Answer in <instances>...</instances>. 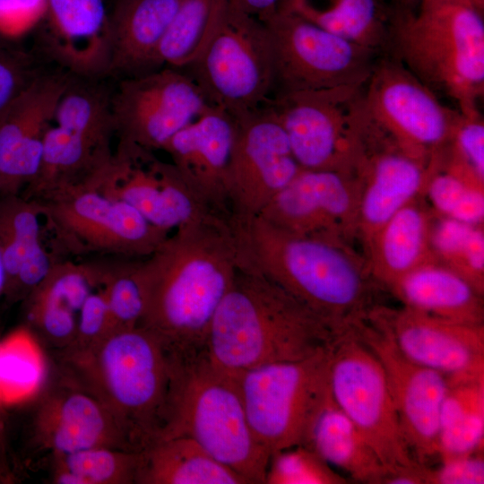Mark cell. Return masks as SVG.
<instances>
[{"label": "cell", "instance_id": "36", "mask_svg": "<svg viewBox=\"0 0 484 484\" xmlns=\"http://www.w3.org/2000/svg\"><path fill=\"white\" fill-rule=\"evenodd\" d=\"M436 261L455 271L481 294L484 290V234L480 226L442 216L429 229Z\"/></svg>", "mask_w": 484, "mask_h": 484}, {"label": "cell", "instance_id": "11", "mask_svg": "<svg viewBox=\"0 0 484 484\" xmlns=\"http://www.w3.org/2000/svg\"><path fill=\"white\" fill-rule=\"evenodd\" d=\"M330 390L390 474L419 470L405 439L384 369L354 329L333 350Z\"/></svg>", "mask_w": 484, "mask_h": 484}, {"label": "cell", "instance_id": "48", "mask_svg": "<svg viewBox=\"0 0 484 484\" xmlns=\"http://www.w3.org/2000/svg\"><path fill=\"white\" fill-rule=\"evenodd\" d=\"M392 5L396 9L413 10L420 0H390Z\"/></svg>", "mask_w": 484, "mask_h": 484}, {"label": "cell", "instance_id": "38", "mask_svg": "<svg viewBox=\"0 0 484 484\" xmlns=\"http://www.w3.org/2000/svg\"><path fill=\"white\" fill-rule=\"evenodd\" d=\"M140 260L115 256L99 261V288L106 298L112 331L139 326L143 317L144 301L138 274Z\"/></svg>", "mask_w": 484, "mask_h": 484}, {"label": "cell", "instance_id": "6", "mask_svg": "<svg viewBox=\"0 0 484 484\" xmlns=\"http://www.w3.org/2000/svg\"><path fill=\"white\" fill-rule=\"evenodd\" d=\"M170 357L168 411L158 442L189 437L248 484H264L271 455L251 430L238 377L214 366L205 352Z\"/></svg>", "mask_w": 484, "mask_h": 484}, {"label": "cell", "instance_id": "45", "mask_svg": "<svg viewBox=\"0 0 484 484\" xmlns=\"http://www.w3.org/2000/svg\"><path fill=\"white\" fill-rule=\"evenodd\" d=\"M46 0H0V34L13 38L41 20Z\"/></svg>", "mask_w": 484, "mask_h": 484}, {"label": "cell", "instance_id": "3", "mask_svg": "<svg viewBox=\"0 0 484 484\" xmlns=\"http://www.w3.org/2000/svg\"><path fill=\"white\" fill-rule=\"evenodd\" d=\"M51 368L93 396L134 452L155 444L164 427L172 359L160 341L136 326L83 348L53 350Z\"/></svg>", "mask_w": 484, "mask_h": 484}, {"label": "cell", "instance_id": "20", "mask_svg": "<svg viewBox=\"0 0 484 484\" xmlns=\"http://www.w3.org/2000/svg\"><path fill=\"white\" fill-rule=\"evenodd\" d=\"M435 161L403 150L374 122L363 136L354 172L359 181L357 225L370 241L427 185Z\"/></svg>", "mask_w": 484, "mask_h": 484}, {"label": "cell", "instance_id": "26", "mask_svg": "<svg viewBox=\"0 0 484 484\" xmlns=\"http://www.w3.org/2000/svg\"><path fill=\"white\" fill-rule=\"evenodd\" d=\"M41 208L21 194H0V255L5 272L4 296L24 300L45 279L54 261L40 236Z\"/></svg>", "mask_w": 484, "mask_h": 484}, {"label": "cell", "instance_id": "42", "mask_svg": "<svg viewBox=\"0 0 484 484\" xmlns=\"http://www.w3.org/2000/svg\"><path fill=\"white\" fill-rule=\"evenodd\" d=\"M38 73L30 54L13 46L9 39L0 42V112Z\"/></svg>", "mask_w": 484, "mask_h": 484}, {"label": "cell", "instance_id": "31", "mask_svg": "<svg viewBox=\"0 0 484 484\" xmlns=\"http://www.w3.org/2000/svg\"><path fill=\"white\" fill-rule=\"evenodd\" d=\"M289 11L349 41L386 53L394 7L385 0H325L323 6L292 0Z\"/></svg>", "mask_w": 484, "mask_h": 484}, {"label": "cell", "instance_id": "29", "mask_svg": "<svg viewBox=\"0 0 484 484\" xmlns=\"http://www.w3.org/2000/svg\"><path fill=\"white\" fill-rule=\"evenodd\" d=\"M430 221L413 201L392 216L369 241V271L387 287L414 268L436 260L429 246Z\"/></svg>", "mask_w": 484, "mask_h": 484}, {"label": "cell", "instance_id": "30", "mask_svg": "<svg viewBox=\"0 0 484 484\" xmlns=\"http://www.w3.org/2000/svg\"><path fill=\"white\" fill-rule=\"evenodd\" d=\"M329 465L357 482L382 484L390 472L333 398L319 416L309 444Z\"/></svg>", "mask_w": 484, "mask_h": 484}, {"label": "cell", "instance_id": "39", "mask_svg": "<svg viewBox=\"0 0 484 484\" xmlns=\"http://www.w3.org/2000/svg\"><path fill=\"white\" fill-rule=\"evenodd\" d=\"M440 167L445 170L437 171L436 159L427 183L433 206L445 217L480 226L484 219L483 184L460 172Z\"/></svg>", "mask_w": 484, "mask_h": 484}, {"label": "cell", "instance_id": "10", "mask_svg": "<svg viewBox=\"0 0 484 484\" xmlns=\"http://www.w3.org/2000/svg\"><path fill=\"white\" fill-rule=\"evenodd\" d=\"M34 200L59 244L76 255L143 259L171 233L151 224L125 202L87 185L56 190Z\"/></svg>", "mask_w": 484, "mask_h": 484}, {"label": "cell", "instance_id": "32", "mask_svg": "<svg viewBox=\"0 0 484 484\" xmlns=\"http://www.w3.org/2000/svg\"><path fill=\"white\" fill-rule=\"evenodd\" d=\"M484 379L449 385L438 419V458L483 452Z\"/></svg>", "mask_w": 484, "mask_h": 484}, {"label": "cell", "instance_id": "8", "mask_svg": "<svg viewBox=\"0 0 484 484\" xmlns=\"http://www.w3.org/2000/svg\"><path fill=\"white\" fill-rule=\"evenodd\" d=\"M182 69L211 107L238 117L264 107L274 85L272 46L267 25L230 0L211 39Z\"/></svg>", "mask_w": 484, "mask_h": 484}, {"label": "cell", "instance_id": "51", "mask_svg": "<svg viewBox=\"0 0 484 484\" xmlns=\"http://www.w3.org/2000/svg\"><path fill=\"white\" fill-rule=\"evenodd\" d=\"M474 3L484 11V0H473Z\"/></svg>", "mask_w": 484, "mask_h": 484}, {"label": "cell", "instance_id": "47", "mask_svg": "<svg viewBox=\"0 0 484 484\" xmlns=\"http://www.w3.org/2000/svg\"><path fill=\"white\" fill-rule=\"evenodd\" d=\"M4 402L0 396V469L10 478L16 480L12 470L10 445L8 438L7 416Z\"/></svg>", "mask_w": 484, "mask_h": 484}, {"label": "cell", "instance_id": "50", "mask_svg": "<svg viewBox=\"0 0 484 484\" xmlns=\"http://www.w3.org/2000/svg\"><path fill=\"white\" fill-rule=\"evenodd\" d=\"M15 482V480L9 476H7L1 469H0V484H12Z\"/></svg>", "mask_w": 484, "mask_h": 484}, {"label": "cell", "instance_id": "52", "mask_svg": "<svg viewBox=\"0 0 484 484\" xmlns=\"http://www.w3.org/2000/svg\"><path fill=\"white\" fill-rule=\"evenodd\" d=\"M7 39H10L3 36L2 34H0V42L5 41Z\"/></svg>", "mask_w": 484, "mask_h": 484}, {"label": "cell", "instance_id": "28", "mask_svg": "<svg viewBox=\"0 0 484 484\" xmlns=\"http://www.w3.org/2000/svg\"><path fill=\"white\" fill-rule=\"evenodd\" d=\"M135 484H248L195 441L178 436L141 452Z\"/></svg>", "mask_w": 484, "mask_h": 484}, {"label": "cell", "instance_id": "41", "mask_svg": "<svg viewBox=\"0 0 484 484\" xmlns=\"http://www.w3.org/2000/svg\"><path fill=\"white\" fill-rule=\"evenodd\" d=\"M450 157L445 166L483 183L484 180V122L480 112L461 114L453 134L445 146Z\"/></svg>", "mask_w": 484, "mask_h": 484}, {"label": "cell", "instance_id": "37", "mask_svg": "<svg viewBox=\"0 0 484 484\" xmlns=\"http://www.w3.org/2000/svg\"><path fill=\"white\" fill-rule=\"evenodd\" d=\"M49 375V364L31 334L0 341V396L4 402L35 396Z\"/></svg>", "mask_w": 484, "mask_h": 484}, {"label": "cell", "instance_id": "21", "mask_svg": "<svg viewBox=\"0 0 484 484\" xmlns=\"http://www.w3.org/2000/svg\"><path fill=\"white\" fill-rule=\"evenodd\" d=\"M31 438L50 454L108 447L134 452L111 414L91 394L49 366L48 377L35 395Z\"/></svg>", "mask_w": 484, "mask_h": 484}, {"label": "cell", "instance_id": "2", "mask_svg": "<svg viewBox=\"0 0 484 484\" xmlns=\"http://www.w3.org/2000/svg\"><path fill=\"white\" fill-rule=\"evenodd\" d=\"M348 333L243 262L214 314L205 354L238 376L264 365L307 359Z\"/></svg>", "mask_w": 484, "mask_h": 484}, {"label": "cell", "instance_id": "15", "mask_svg": "<svg viewBox=\"0 0 484 484\" xmlns=\"http://www.w3.org/2000/svg\"><path fill=\"white\" fill-rule=\"evenodd\" d=\"M234 118L228 188L232 223H238L258 216L302 169L267 105Z\"/></svg>", "mask_w": 484, "mask_h": 484}, {"label": "cell", "instance_id": "16", "mask_svg": "<svg viewBox=\"0 0 484 484\" xmlns=\"http://www.w3.org/2000/svg\"><path fill=\"white\" fill-rule=\"evenodd\" d=\"M89 186L125 202L151 224L169 232L217 216L199 201L171 161L133 145L118 143L111 161Z\"/></svg>", "mask_w": 484, "mask_h": 484}, {"label": "cell", "instance_id": "27", "mask_svg": "<svg viewBox=\"0 0 484 484\" xmlns=\"http://www.w3.org/2000/svg\"><path fill=\"white\" fill-rule=\"evenodd\" d=\"M389 288L408 308L458 323L483 324V294L436 260L414 268Z\"/></svg>", "mask_w": 484, "mask_h": 484}, {"label": "cell", "instance_id": "14", "mask_svg": "<svg viewBox=\"0 0 484 484\" xmlns=\"http://www.w3.org/2000/svg\"><path fill=\"white\" fill-rule=\"evenodd\" d=\"M210 108L191 77L170 66L120 79L111 93L118 143L151 151L162 150L173 135Z\"/></svg>", "mask_w": 484, "mask_h": 484}, {"label": "cell", "instance_id": "5", "mask_svg": "<svg viewBox=\"0 0 484 484\" xmlns=\"http://www.w3.org/2000/svg\"><path fill=\"white\" fill-rule=\"evenodd\" d=\"M386 55L465 116L484 93V19L473 0H420L394 8Z\"/></svg>", "mask_w": 484, "mask_h": 484}, {"label": "cell", "instance_id": "9", "mask_svg": "<svg viewBox=\"0 0 484 484\" xmlns=\"http://www.w3.org/2000/svg\"><path fill=\"white\" fill-rule=\"evenodd\" d=\"M365 85L298 91L265 105L282 126L302 169L351 171L362 147Z\"/></svg>", "mask_w": 484, "mask_h": 484}, {"label": "cell", "instance_id": "43", "mask_svg": "<svg viewBox=\"0 0 484 484\" xmlns=\"http://www.w3.org/2000/svg\"><path fill=\"white\" fill-rule=\"evenodd\" d=\"M112 331L106 298L99 288L85 299L77 317L75 338L67 347L83 348L92 345Z\"/></svg>", "mask_w": 484, "mask_h": 484}, {"label": "cell", "instance_id": "44", "mask_svg": "<svg viewBox=\"0 0 484 484\" xmlns=\"http://www.w3.org/2000/svg\"><path fill=\"white\" fill-rule=\"evenodd\" d=\"M439 466H427L424 484H483V452L441 460Z\"/></svg>", "mask_w": 484, "mask_h": 484}, {"label": "cell", "instance_id": "19", "mask_svg": "<svg viewBox=\"0 0 484 484\" xmlns=\"http://www.w3.org/2000/svg\"><path fill=\"white\" fill-rule=\"evenodd\" d=\"M359 181L353 171L301 169L258 217L296 236L341 243L357 225Z\"/></svg>", "mask_w": 484, "mask_h": 484}, {"label": "cell", "instance_id": "40", "mask_svg": "<svg viewBox=\"0 0 484 484\" xmlns=\"http://www.w3.org/2000/svg\"><path fill=\"white\" fill-rule=\"evenodd\" d=\"M348 479L307 445L281 450L271 456L264 484H346Z\"/></svg>", "mask_w": 484, "mask_h": 484}, {"label": "cell", "instance_id": "24", "mask_svg": "<svg viewBox=\"0 0 484 484\" xmlns=\"http://www.w3.org/2000/svg\"><path fill=\"white\" fill-rule=\"evenodd\" d=\"M110 11L105 0H46L39 42L68 73L109 75Z\"/></svg>", "mask_w": 484, "mask_h": 484}, {"label": "cell", "instance_id": "4", "mask_svg": "<svg viewBox=\"0 0 484 484\" xmlns=\"http://www.w3.org/2000/svg\"><path fill=\"white\" fill-rule=\"evenodd\" d=\"M233 228L246 265L338 330L350 332L375 307L370 271L341 243L290 234L258 216Z\"/></svg>", "mask_w": 484, "mask_h": 484}, {"label": "cell", "instance_id": "35", "mask_svg": "<svg viewBox=\"0 0 484 484\" xmlns=\"http://www.w3.org/2000/svg\"><path fill=\"white\" fill-rule=\"evenodd\" d=\"M51 454L55 484H135L141 452L95 447Z\"/></svg>", "mask_w": 484, "mask_h": 484}, {"label": "cell", "instance_id": "7", "mask_svg": "<svg viewBox=\"0 0 484 484\" xmlns=\"http://www.w3.org/2000/svg\"><path fill=\"white\" fill-rule=\"evenodd\" d=\"M333 347L238 376L251 430L271 456L290 447L309 446L315 422L332 400Z\"/></svg>", "mask_w": 484, "mask_h": 484}, {"label": "cell", "instance_id": "12", "mask_svg": "<svg viewBox=\"0 0 484 484\" xmlns=\"http://www.w3.org/2000/svg\"><path fill=\"white\" fill-rule=\"evenodd\" d=\"M264 23L273 53L272 98L298 91L365 85L384 55L329 32L290 11Z\"/></svg>", "mask_w": 484, "mask_h": 484}, {"label": "cell", "instance_id": "1", "mask_svg": "<svg viewBox=\"0 0 484 484\" xmlns=\"http://www.w3.org/2000/svg\"><path fill=\"white\" fill-rule=\"evenodd\" d=\"M170 233L139 262L144 308L139 326L177 359L205 352L214 314L243 260L231 222L212 216Z\"/></svg>", "mask_w": 484, "mask_h": 484}, {"label": "cell", "instance_id": "25", "mask_svg": "<svg viewBox=\"0 0 484 484\" xmlns=\"http://www.w3.org/2000/svg\"><path fill=\"white\" fill-rule=\"evenodd\" d=\"M181 0H116L110 11L109 75L120 79L160 68V47Z\"/></svg>", "mask_w": 484, "mask_h": 484}, {"label": "cell", "instance_id": "18", "mask_svg": "<svg viewBox=\"0 0 484 484\" xmlns=\"http://www.w3.org/2000/svg\"><path fill=\"white\" fill-rule=\"evenodd\" d=\"M412 361L444 375L449 385L484 379V325L428 315L403 307L368 315Z\"/></svg>", "mask_w": 484, "mask_h": 484}, {"label": "cell", "instance_id": "23", "mask_svg": "<svg viewBox=\"0 0 484 484\" xmlns=\"http://www.w3.org/2000/svg\"><path fill=\"white\" fill-rule=\"evenodd\" d=\"M234 135L235 118L211 107L162 149L205 208L231 223L228 177Z\"/></svg>", "mask_w": 484, "mask_h": 484}, {"label": "cell", "instance_id": "13", "mask_svg": "<svg viewBox=\"0 0 484 484\" xmlns=\"http://www.w3.org/2000/svg\"><path fill=\"white\" fill-rule=\"evenodd\" d=\"M364 94L376 125L407 152L426 161L448 143L461 117L386 54L377 60Z\"/></svg>", "mask_w": 484, "mask_h": 484}, {"label": "cell", "instance_id": "17", "mask_svg": "<svg viewBox=\"0 0 484 484\" xmlns=\"http://www.w3.org/2000/svg\"><path fill=\"white\" fill-rule=\"evenodd\" d=\"M379 360L414 459L422 466L438 458V419L448 379L406 357L369 315L354 328Z\"/></svg>", "mask_w": 484, "mask_h": 484}, {"label": "cell", "instance_id": "22", "mask_svg": "<svg viewBox=\"0 0 484 484\" xmlns=\"http://www.w3.org/2000/svg\"><path fill=\"white\" fill-rule=\"evenodd\" d=\"M70 73H40L0 112V194H21L37 177L44 139Z\"/></svg>", "mask_w": 484, "mask_h": 484}, {"label": "cell", "instance_id": "49", "mask_svg": "<svg viewBox=\"0 0 484 484\" xmlns=\"http://www.w3.org/2000/svg\"><path fill=\"white\" fill-rule=\"evenodd\" d=\"M5 283H6L5 272H4L2 257L0 255V297L4 296V290H5Z\"/></svg>", "mask_w": 484, "mask_h": 484}, {"label": "cell", "instance_id": "34", "mask_svg": "<svg viewBox=\"0 0 484 484\" xmlns=\"http://www.w3.org/2000/svg\"><path fill=\"white\" fill-rule=\"evenodd\" d=\"M229 0H181L160 47L164 66L183 68L214 33Z\"/></svg>", "mask_w": 484, "mask_h": 484}, {"label": "cell", "instance_id": "46", "mask_svg": "<svg viewBox=\"0 0 484 484\" xmlns=\"http://www.w3.org/2000/svg\"><path fill=\"white\" fill-rule=\"evenodd\" d=\"M291 2L292 0H230L239 10L264 22L288 12Z\"/></svg>", "mask_w": 484, "mask_h": 484}, {"label": "cell", "instance_id": "33", "mask_svg": "<svg viewBox=\"0 0 484 484\" xmlns=\"http://www.w3.org/2000/svg\"><path fill=\"white\" fill-rule=\"evenodd\" d=\"M97 80L70 74L53 124L97 147L112 150L111 92Z\"/></svg>", "mask_w": 484, "mask_h": 484}]
</instances>
